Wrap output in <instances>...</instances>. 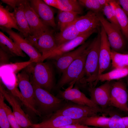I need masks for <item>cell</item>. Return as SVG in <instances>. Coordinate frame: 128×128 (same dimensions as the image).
Wrapping results in <instances>:
<instances>
[{"instance_id":"6da1fadb","label":"cell","mask_w":128,"mask_h":128,"mask_svg":"<svg viewBox=\"0 0 128 128\" xmlns=\"http://www.w3.org/2000/svg\"><path fill=\"white\" fill-rule=\"evenodd\" d=\"M101 43L100 29L96 37L91 42L87 55L82 83H87L90 87H95L98 82L99 69V52Z\"/></svg>"},{"instance_id":"7a4b0ae2","label":"cell","mask_w":128,"mask_h":128,"mask_svg":"<svg viewBox=\"0 0 128 128\" xmlns=\"http://www.w3.org/2000/svg\"><path fill=\"white\" fill-rule=\"evenodd\" d=\"M31 83L34 89L36 107L41 115H51L65 105L63 104L64 100L55 96L45 89Z\"/></svg>"},{"instance_id":"3957f363","label":"cell","mask_w":128,"mask_h":128,"mask_svg":"<svg viewBox=\"0 0 128 128\" xmlns=\"http://www.w3.org/2000/svg\"><path fill=\"white\" fill-rule=\"evenodd\" d=\"M34 66L30 64L26 70L32 74L31 82L50 92L54 86V77L52 68L47 62L35 63Z\"/></svg>"},{"instance_id":"277c9868","label":"cell","mask_w":128,"mask_h":128,"mask_svg":"<svg viewBox=\"0 0 128 128\" xmlns=\"http://www.w3.org/2000/svg\"><path fill=\"white\" fill-rule=\"evenodd\" d=\"M91 46V43L83 53L74 61L62 73V76L57 83V87H61L68 84L73 86L76 81L82 80L86 58Z\"/></svg>"},{"instance_id":"5b68a950","label":"cell","mask_w":128,"mask_h":128,"mask_svg":"<svg viewBox=\"0 0 128 128\" xmlns=\"http://www.w3.org/2000/svg\"><path fill=\"white\" fill-rule=\"evenodd\" d=\"M107 113L108 111L101 108H97L87 105L74 103L66 104L59 110L51 115L63 116L75 120L97 115L99 113Z\"/></svg>"},{"instance_id":"8992f818","label":"cell","mask_w":128,"mask_h":128,"mask_svg":"<svg viewBox=\"0 0 128 128\" xmlns=\"http://www.w3.org/2000/svg\"><path fill=\"white\" fill-rule=\"evenodd\" d=\"M96 14L106 34L112 50L120 53L125 45L121 30L105 18L102 12Z\"/></svg>"},{"instance_id":"52a82bcc","label":"cell","mask_w":128,"mask_h":128,"mask_svg":"<svg viewBox=\"0 0 128 128\" xmlns=\"http://www.w3.org/2000/svg\"><path fill=\"white\" fill-rule=\"evenodd\" d=\"M18 85L20 91L28 106V110L39 116L34 98V91L29 74L25 70L18 73L17 76Z\"/></svg>"},{"instance_id":"ba28073f","label":"cell","mask_w":128,"mask_h":128,"mask_svg":"<svg viewBox=\"0 0 128 128\" xmlns=\"http://www.w3.org/2000/svg\"><path fill=\"white\" fill-rule=\"evenodd\" d=\"M25 16L29 25L32 36L28 39H37L49 29L31 6L29 0H21Z\"/></svg>"},{"instance_id":"9c48e42d","label":"cell","mask_w":128,"mask_h":128,"mask_svg":"<svg viewBox=\"0 0 128 128\" xmlns=\"http://www.w3.org/2000/svg\"><path fill=\"white\" fill-rule=\"evenodd\" d=\"M0 93L11 105L17 121L22 128H31L33 123L22 109L18 99L8 90L6 89L0 82Z\"/></svg>"},{"instance_id":"30bf717a","label":"cell","mask_w":128,"mask_h":128,"mask_svg":"<svg viewBox=\"0 0 128 128\" xmlns=\"http://www.w3.org/2000/svg\"><path fill=\"white\" fill-rule=\"evenodd\" d=\"M0 28L2 31L7 33L18 47L28 55L30 60L33 63L38 62L41 54L27 40L12 29L3 27H0Z\"/></svg>"},{"instance_id":"8fae6325","label":"cell","mask_w":128,"mask_h":128,"mask_svg":"<svg viewBox=\"0 0 128 128\" xmlns=\"http://www.w3.org/2000/svg\"><path fill=\"white\" fill-rule=\"evenodd\" d=\"M128 91L123 81L119 80L112 83L110 105L128 112Z\"/></svg>"},{"instance_id":"7c38bea8","label":"cell","mask_w":128,"mask_h":128,"mask_svg":"<svg viewBox=\"0 0 128 128\" xmlns=\"http://www.w3.org/2000/svg\"><path fill=\"white\" fill-rule=\"evenodd\" d=\"M53 30L49 29L37 39L29 38L27 39L41 54L39 59L52 52L57 47L55 37Z\"/></svg>"},{"instance_id":"4fadbf2b","label":"cell","mask_w":128,"mask_h":128,"mask_svg":"<svg viewBox=\"0 0 128 128\" xmlns=\"http://www.w3.org/2000/svg\"><path fill=\"white\" fill-rule=\"evenodd\" d=\"M112 83L106 81L97 87H90V99L95 105L102 109L110 105V91Z\"/></svg>"},{"instance_id":"5bb4252c","label":"cell","mask_w":128,"mask_h":128,"mask_svg":"<svg viewBox=\"0 0 128 128\" xmlns=\"http://www.w3.org/2000/svg\"><path fill=\"white\" fill-rule=\"evenodd\" d=\"M98 31V29H96L80 35L75 39L61 44L57 47L52 52L42 58L40 62H42L47 58L54 59L70 51L78 46L84 43L92 34Z\"/></svg>"},{"instance_id":"9a60e30c","label":"cell","mask_w":128,"mask_h":128,"mask_svg":"<svg viewBox=\"0 0 128 128\" xmlns=\"http://www.w3.org/2000/svg\"><path fill=\"white\" fill-rule=\"evenodd\" d=\"M30 5L46 25L54 29L56 25L54 18V10L43 0H29Z\"/></svg>"},{"instance_id":"2e32d148","label":"cell","mask_w":128,"mask_h":128,"mask_svg":"<svg viewBox=\"0 0 128 128\" xmlns=\"http://www.w3.org/2000/svg\"><path fill=\"white\" fill-rule=\"evenodd\" d=\"M100 35L99 76L103 74L109 67L111 62V47L106 34L101 24Z\"/></svg>"},{"instance_id":"e0dca14e","label":"cell","mask_w":128,"mask_h":128,"mask_svg":"<svg viewBox=\"0 0 128 128\" xmlns=\"http://www.w3.org/2000/svg\"><path fill=\"white\" fill-rule=\"evenodd\" d=\"M74 23L80 35L98 29L101 25L96 14L91 10L85 15L78 17Z\"/></svg>"},{"instance_id":"ac0fdd59","label":"cell","mask_w":128,"mask_h":128,"mask_svg":"<svg viewBox=\"0 0 128 128\" xmlns=\"http://www.w3.org/2000/svg\"><path fill=\"white\" fill-rule=\"evenodd\" d=\"M59 96V98L71 101L75 104L97 108H101L87 97L77 87L73 88V87L70 86L65 90L60 91Z\"/></svg>"},{"instance_id":"d6986e66","label":"cell","mask_w":128,"mask_h":128,"mask_svg":"<svg viewBox=\"0 0 128 128\" xmlns=\"http://www.w3.org/2000/svg\"><path fill=\"white\" fill-rule=\"evenodd\" d=\"M91 42H85L74 50L66 53L54 59L57 69L63 73L74 61L83 53Z\"/></svg>"},{"instance_id":"ffe728a7","label":"cell","mask_w":128,"mask_h":128,"mask_svg":"<svg viewBox=\"0 0 128 128\" xmlns=\"http://www.w3.org/2000/svg\"><path fill=\"white\" fill-rule=\"evenodd\" d=\"M15 75L5 66L0 67V81L18 100L23 101L24 99L17 88V79Z\"/></svg>"},{"instance_id":"44dd1931","label":"cell","mask_w":128,"mask_h":128,"mask_svg":"<svg viewBox=\"0 0 128 128\" xmlns=\"http://www.w3.org/2000/svg\"><path fill=\"white\" fill-rule=\"evenodd\" d=\"M12 12L19 28V33L23 38L27 39L32 36V34L21 0H18L16 6Z\"/></svg>"},{"instance_id":"7402d4cb","label":"cell","mask_w":128,"mask_h":128,"mask_svg":"<svg viewBox=\"0 0 128 128\" xmlns=\"http://www.w3.org/2000/svg\"><path fill=\"white\" fill-rule=\"evenodd\" d=\"M50 115L49 118L41 123H33L31 128H55L65 125L79 123V120H73L63 116Z\"/></svg>"},{"instance_id":"603a6c76","label":"cell","mask_w":128,"mask_h":128,"mask_svg":"<svg viewBox=\"0 0 128 128\" xmlns=\"http://www.w3.org/2000/svg\"><path fill=\"white\" fill-rule=\"evenodd\" d=\"M0 48L11 56L25 57L26 55L13 40L3 32H0Z\"/></svg>"},{"instance_id":"cb8c5ba5","label":"cell","mask_w":128,"mask_h":128,"mask_svg":"<svg viewBox=\"0 0 128 128\" xmlns=\"http://www.w3.org/2000/svg\"><path fill=\"white\" fill-rule=\"evenodd\" d=\"M74 22L63 31L55 35L57 47L75 39L80 35Z\"/></svg>"},{"instance_id":"d4e9b609","label":"cell","mask_w":128,"mask_h":128,"mask_svg":"<svg viewBox=\"0 0 128 128\" xmlns=\"http://www.w3.org/2000/svg\"><path fill=\"white\" fill-rule=\"evenodd\" d=\"M109 4L115 13L123 35L128 39V17L116 0H111Z\"/></svg>"},{"instance_id":"484cf974","label":"cell","mask_w":128,"mask_h":128,"mask_svg":"<svg viewBox=\"0 0 128 128\" xmlns=\"http://www.w3.org/2000/svg\"><path fill=\"white\" fill-rule=\"evenodd\" d=\"M0 26L9 29L13 28L19 31L13 13L10 12L9 8L1 4L0 5Z\"/></svg>"},{"instance_id":"4316f807","label":"cell","mask_w":128,"mask_h":128,"mask_svg":"<svg viewBox=\"0 0 128 128\" xmlns=\"http://www.w3.org/2000/svg\"><path fill=\"white\" fill-rule=\"evenodd\" d=\"M110 118V117L97 115L88 116L80 119L79 123L89 126L105 128L108 125Z\"/></svg>"},{"instance_id":"83f0119b","label":"cell","mask_w":128,"mask_h":128,"mask_svg":"<svg viewBox=\"0 0 128 128\" xmlns=\"http://www.w3.org/2000/svg\"><path fill=\"white\" fill-rule=\"evenodd\" d=\"M78 13L59 10L57 15L58 26L62 31L73 23L78 17Z\"/></svg>"},{"instance_id":"f1b7e54d","label":"cell","mask_w":128,"mask_h":128,"mask_svg":"<svg viewBox=\"0 0 128 128\" xmlns=\"http://www.w3.org/2000/svg\"><path fill=\"white\" fill-rule=\"evenodd\" d=\"M128 75V66L116 68L99 76L97 81H110L113 80H119Z\"/></svg>"},{"instance_id":"f546056e","label":"cell","mask_w":128,"mask_h":128,"mask_svg":"<svg viewBox=\"0 0 128 128\" xmlns=\"http://www.w3.org/2000/svg\"><path fill=\"white\" fill-rule=\"evenodd\" d=\"M59 10L65 11L78 13L83 12L82 9L78 0H57Z\"/></svg>"},{"instance_id":"4dcf8cb0","label":"cell","mask_w":128,"mask_h":128,"mask_svg":"<svg viewBox=\"0 0 128 128\" xmlns=\"http://www.w3.org/2000/svg\"><path fill=\"white\" fill-rule=\"evenodd\" d=\"M111 62L114 69L128 66V54L111 51Z\"/></svg>"},{"instance_id":"1f68e13d","label":"cell","mask_w":128,"mask_h":128,"mask_svg":"<svg viewBox=\"0 0 128 128\" xmlns=\"http://www.w3.org/2000/svg\"><path fill=\"white\" fill-rule=\"evenodd\" d=\"M78 1L81 6L84 7L87 10L91 11L96 13L102 12L103 6L100 5L98 0H79Z\"/></svg>"},{"instance_id":"d6a6232c","label":"cell","mask_w":128,"mask_h":128,"mask_svg":"<svg viewBox=\"0 0 128 128\" xmlns=\"http://www.w3.org/2000/svg\"><path fill=\"white\" fill-rule=\"evenodd\" d=\"M102 12L106 16L109 21L121 30L114 12L109 3L106 4L103 7Z\"/></svg>"},{"instance_id":"836d02e7","label":"cell","mask_w":128,"mask_h":128,"mask_svg":"<svg viewBox=\"0 0 128 128\" xmlns=\"http://www.w3.org/2000/svg\"><path fill=\"white\" fill-rule=\"evenodd\" d=\"M4 100V96L0 93V128H11L3 107V103Z\"/></svg>"},{"instance_id":"e575fe53","label":"cell","mask_w":128,"mask_h":128,"mask_svg":"<svg viewBox=\"0 0 128 128\" xmlns=\"http://www.w3.org/2000/svg\"><path fill=\"white\" fill-rule=\"evenodd\" d=\"M4 108L11 128H22L18 124L13 111L10 107L3 101Z\"/></svg>"},{"instance_id":"d590c367","label":"cell","mask_w":128,"mask_h":128,"mask_svg":"<svg viewBox=\"0 0 128 128\" xmlns=\"http://www.w3.org/2000/svg\"><path fill=\"white\" fill-rule=\"evenodd\" d=\"M108 125L105 128H128L123 123L122 117L117 114H111Z\"/></svg>"},{"instance_id":"8d00e7d4","label":"cell","mask_w":128,"mask_h":128,"mask_svg":"<svg viewBox=\"0 0 128 128\" xmlns=\"http://www.w3.org/2000/svg\"><path fill=\"white\" fill-rule=\"evenodd\" d=\"M33 63L32 61L29 60L24 62L9 63L3 66H5L16 74L19 71L26 68Z\"/></svg>"},{"instance_id":"74e56055","label":"cell","mask_w":128,"mask_h":128,"mask_svg":"<svg viewBox=\"0 0 128 128\" xmlns=\"http://www.w3.org/2000/svg\"><path fill=\"white\" fill-rule=\"evenodd\" d=\"M11 56L0 48V66L9 64V59Z\"/></svg>"},{"instance_id":"f35d334b","label":"cell","mask_w":128,"mask_h":128,"mask_svg":"<svg viewBox=\"0 0 128 128\" xmlns=\"http://www.w3.org/2000/svg\"><path fill=\"white\" fill-rule=\"evenodd\" d=\"M55 128H99L88 126L79 123L63 125Z\"/></svg>"},{"instance_id":"ab89813d","label":"cell","mask_w":128,"mask_h":128,"mask_svg":"<svg viewBox=\"0 0 128 128\" xmlns=\"http://www.w3.org/2000/svg\"><path fill=\"white\" fill-rule=\"evenodd\" d=\"M117 3L122 7V9L128 17V0H116Z\"/></svg>"},{"instance_id":"60d3db41","label":"cell","mask_w":128,"mask_h":128,"mask_svg":"<svg viewBox=\"0 0 128 128\" xmlns=\"http://www.w3.org/2000/svg\"><path fill=\"white\" fill-rule=\"evenodd\" d=\"M47 4L50 6L55 7L59 9V6L57 0H43Z\"/></svg>"},{"instance_id":"b9f144b4","label":"cell","mask_w":128,"mask_h":128,"mask_svg":"<svg viewBox=\"0 0 128 128\" xmlns=\"http://www.w3.org/2000/svg\"><path fill=\"white\" fill-rule=\"evenodd\" d=\"M1 1L3 3L9 5L14 9L16 6L18 0H1Z\"/></svg>"},{"instance_id":"7bdbcfd3","label":"cell","mask_w":128,"mask_h":128,"mask_svg":"<svg viewBox=\"0 0 128 128\" xmlns=\"http://www.w3.org/2000/svg\"><path fill=\"white\" fill-rule=\"evenodd\" d=\"M100 5L104 6L106 4L109 3L111 1L110 0H98Z\"/></svg>"},{"instance_id":"ee69618b","label":"cell","mask_w":128,"mask_h":128,"mask_svg":"<svg viewBox=\"0 0 128 128\" xmlns=\"http://www.w3.org/2000/svg\"><path fill=\"white\" fill-rule=\"evenodd\" d=\"M121 118L123 123L128 128V116L122 117Z\"/></svg>"},{"instance_id":"f6af8a7d","label":"cell","mask_w":128,"mask_h":128,"mask_svg":"<svg viewBox=\"0 0 128 128\" xmlns=\"http://www.w3.org/2000/svg\"><path fill=\"white\" fill-rule=\"evenodd\" d=\"M127 84L128 87V78L127 79ZM127 105H128V97Z\"/></svg>"}]
</instances>
